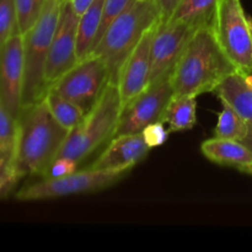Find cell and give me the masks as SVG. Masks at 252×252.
<instances>
[{
	"mask_svg": "<svg viewBox=\"0 0 252 252\" xmlns=\"http://www.w3.org/2000/svg\"><path fill=\"white\" fill-rule=\"evenodd\" d=\"M102 6L103 0H95L89 6V9L79 16L78 43H76L79 61L90 56L95 48L101 24Z\"/></svg>",
	"mask_w": 252,
	"mask_h": 252,
	"instance_id": "obj_18",
	"label": "cell"
},
{
	"mask_svg": "<svg viewBox=\"0 0 252 252\" xmlns=\"http://www.w3.org/2000/svg\"><path fill=\"white\" fill-rule=\"evenodd\" d=\"M126 174L127 171L96 170L89 167L63 177H43L42 181L22 187L16 193V198L20 201H46L73 194L91 193L113 186L123 179Z\"/></svg>",
	"mask_w": 252,
	"mask_h": 252,
	"instance_id": "obj_7",
	"label": "cell"
},
{
	"mask_svg": "<svg viewBox=\"0 0 252 252\" xmlns=\"http://www.w3.org/2000/svg\"><path fill=\"white\" fill-rule=\"evenodd\" d=\"M182 0H157L160 10V22H167L171 20Z\"/></svg>",
	"mask_w": 252,
	"mask_h": 252,
	"instance_id": "obj_29",
	"label": "cell"
},
{
	"mask_svg": "<svg viewBox=\"0 0 252 252\" xmlns=\"http://www.w3.org/2000/svg\"><path fill=\"white\" fill-rule=\"evenodd\" d=\"M17 137V120L12 117L0 101V148L15 150Z\"/></svg>",
	"mask_w": 252,
	"mask_h": 252,
	"instance_id": "obj_25",
	"label": "cell"
},
{
	"mask_svg": "<svg viewBox=\"0 0 252 252\" xmlns=\"http://www.w3.org/2000/svg\"><path fill=\"white\" fill-rule=\"evenodd\" d=\"M132 1L133 0H103L102 15H101V24L100 29H98L96 44L100 42V39L102 38V36L107 31L108 27L112 25V22L132 4Z\"/></svg>",
	"mask_w": 252,
	"mask_h": 252,
	"instance_id": "obj_26",
	"label": "cell"
},
{
	"mask_svg": "<svg viewBox=\"0 0 252 252\" xmlns=\"http://www.w3.org/2000/svg\"><path fill=\"white\" fill-rule=\"evenodd\" d=\"M201 152L209 161L238 170L252 164V152L240 140L213 137L201 144Z\"/></svg>",
	"mask_w": 252,
	"mask_h": 252,
	"instance_id": "obj_16",
	"label": "cell"
},
{
	"mask_svg": "<svg viewBox=\"0 0 252 252\" xmlns=\"http://www.w3.org/2000/svg\"><path fill=\"white\" fill-rule=\"evenodd\" d=\"M78 25L79 15L74 10L71 1L64 0L46 64L47 88L53 85L79 62L76 53Z\"/></svg>",
	"mask_w": 252,
	"mask_h": 252,
	"instance_id": "obj_10",
	"label": "cell"
},
{
	"mask_svg": "<svg viewBox=\"0 0 252 252\" xmlns=\"http://www.w3.org/2000/svg\"><path fill=\"white\" fill-rule=\"evenodd\" d=\"M21 179L17 172L15 150L0 148V194L9 192Z\"/></svg>",
	"mask_w": 252,
	"mask_h": 252,
	"instance_id": "obj_23",
	"label": "cell"
},
{
	"mask_svg": "<svg viewBox=\"0 0 252 252\" xmlns=\"http://www.w3.org/2000/svg\"><path fill=\"white\" fill-rule=\"evenodd\" d=\"M160 22V21H159ZM159 22L150 27L121 68L117 78L122 106L134 100L150 85V51Z\"/></svg>",
	"mask_w": 252,
	"mask_h": 252,
	"instance_id": "obj_13",
	"label": "cell"
},
{
	"mask_svg": "<svg viewBox=\"0 0 252 252\" xmlns=\"http://www.w3.org/2000/svg\"><path fill=\"white\" fill-rule=\"evenodd\" d=\"M24 84V34L16 33L0 48V101L16 120L22 110Z\"/></svg>",
	"mask_w": 252,
	"mask_h": 252,
	"instance_id": "obj_12",
	"label": "cell"
},
{
	"mask_svg": "<svg viewBox=\"0 0 252 252\" xmlns=\"http://www.w3.org/2000/svg\"><path fill=\"white\" fill-rule=\"evenodd\" d=\"M149 150L150 147L145 143L142 133L116 135L91 167L128 172L147 157Z\"/></svg>",
	"mask_w": 252,
	"mask_h": 252,
	"instance_id": "obj_14",
	"label": "cell"
},
{
	"mask_svg": "<svg viewBox=\"0 0 252 252\" xmlns=\"http://www.w3.org/2000/svg\"><path fill=\"white\" fill-rule=\"evenodd\" d=\"M70 1L74 10H75V12L80 16L81 14H84V12L89 9V6H90L95 0H70Z\"/></svg>",
	"mask_w": 252,
	"mask_h": 252,
	"instance_id": "obj_30",
	"label": "cell"
},
{
	"mask_svg": "<svg viewBox=\"0 0 252 252\" xmlns=\"http://www.w3.org/2000/svg\"><path fill=\"white\" fill-rule=\"evenodd\" d=\"M159 21L160 10L157 0H133L108 27L93 53L102 57L106 62L111 83L117 84L118 74L126 59L145 32Z\"/></svg>",
	"mask_w": 252,
	"mask_h": 252,
	"instance_id": "obj_3",
	"label": "cell"
},
{
	"mask_svg": "<svg viewBox=\"0 0 252 252\" xmlns=\"http://www.w3.org/2000/svg\"><path fill=\"white\" fill-rule=\"evenodd\" d=\"M110 81L106 62L102 57L91 53L79 61L49 88H53L88 113Z\"/></svg>",
	"mask_w": 252,
	"mask_h": 252,
	"instance_id": "obj_8",
	"label": "cell"
},
{
	"mask_svg": "<svg viewBox=\"0 0 252 252\" xmlns=\"http://www.w3.org/2000/svg\"><path fill=\"white\" fill-rule=\"evenodd\" d=\"M69 130L49 111L46 101L21 110L17 118L15 160L20 177L41 175L58 157Z\"/></svg>",
	"mask_w": 252,
	"mask_h": 252,
	"instance_id": "obj_2",
	"label": "cell"
},
{
	"mask_svg": "<svg viewBox=\"0 0 252 252\" xmlns=\"http://www.w3.org/2000/svg\"><path fill=\"white\" fill-rule=\"evenodd\" d=\"M219 0H182L169 21H180L199 27L209 24Z\"/></svg>",
	"mask_w": 252,
	"mask_h": 252,
	"instance_id": "obj_20",
	"label": "cell"
},
{
	"mask_svg": "<svg viewBox=\"0 0 252 252\" xmlns=\"http://www.w3.org/2000/svg\"><path fill=\"white\" fill-rule=\"evenodd\" d=\"M64 0H47L36 24L24 34L25 84L22 108L38 102L47 93L46 64Z\"/></svg>",
	"mask_w": 252,
	"mask_h": 252,
	"instance_id": "obj_5",
	"label": "cell"
},
{
	"mask_svg": "<svg viewBox=\"0 0 252 252\" xmlns=\"http://www.w3.org/2000/svg\"><path fill=\"white\" fill-rule=\"evenodd\" d=\"M16 33L20 32L14 0H0V48Z\"/></svg>",
	"mask_w": 252,
	"mask_h": 252,
	"instance_id": "obj_24",
	"label": "cell"
},
{
	"mask_svg": "<svg viewBox=\"0 0 252 252\" xmlns=\"http://www.w3.org/2000/svg\"><path fill=\"white\" fill-rule=\"evenodd\" d=\"M217 42L239 70L252 69V22L240 0H219L209 21Z\"/></svg>",
	"mask_w": 252,
	"mask_h": 252,
	"instance_id": "obj_6",
	"label": "cell"
},
{
	"mask_svg": "<svg viewBox=\"0 0 252 252\" xmlns=\"http://www.w3.org/2000/svg\"><path fill=\"white\" fill-rule=\"evenodd\" d=\"M122 108L117 84L110 81L83 121L69 132L58 157L70 158L78 164L85 160L103 143L112 139Z\"/></svg>",
	"mask_w": 252,
	"mask_h": 252,
	"instance_id": "obj_4",
	"label": "cell"
},
{
	"mask_svg": "<svg viewBox=\"0 0 252 252\" xmlns=\"http://www.w3.org/2000/svg\"><path fill=\"white\" fill-rule=\"evenodd\" d=\"M47 0H14L19 32L25 34L41 16Z\"/></svg>",
	"mask_w": 252,
	"mask_h": 252,
	"instance_id": "obj_22",
	"label": "cell"
},
{
	"mask_svg": "<svg viewBox=\"0 0 252 252\" xmlns=\"http://www.w3.org/2000/svg\"><path fill=\"white\" fill-rule=\"evenodd\" d=\"M164 125V122L159 121V122H155L147 126V127L140 132L143 134L145 143L150 147V149L162 145L166 142L167 138H169L170 130L166 129Z\"/></svg>",
	"mask_w": 252,
	"mask_h": 252,
	"instance_id": "obj_27",
	"label": "cell"
},
{
	"mask_svg": "<svg viewBox=\"0 0 252 252\" xmlns=\"http://www.w3.org/2000/svg\"><path fill=\"white\" fill-rule=\"evenodd\" d=\"M43 100L46 101L53 117L69 132L74 129L86 115L78 105H75L69 98L64 97L53 88H48Z\"/></svg>",
	"mask_w": 252,
	"mask_h": 252,
	"instance_id": "obj_19",
	"label": "cell"
},
{
	"mask_svg": "<svg viewBox=\"0 0 252 252\" xmlns=\"http://www.w3.org/2000/svg\"><path fill=\"white\" fill-rule=\"evenodd\" d=\"M245 73H246V75H248V78L250 79V80L252 81V69H251V70H248V71H245Z\"/></svg>",
	"mask_w": 252,
	"mask_h": 252,
	"instance_id": "obj_33",
	"label": "cell"
},
{
	"mask_svg": "<svg viewBox=\"0 0 252 252\" xmlns=\"http://www.w3.org/2000/svg\"><path fill=\"white\" fill-rule=\"evenodd\" d=\"M248 121L244 120L230 106L223 103V110L219 113L218 123L214 129V137L241 142L248 135Z\"/></svg>",
	"mask_w": 252,
	"mask_h": 252,
	"instance_id": "obj_21",
	"label": "cell"
},
{
	"mask_svg": "<svg viewBox=\"0 0 252 252\" xmlns=\"http://www.w3.org/2000/svg\"><path fill=\"white\" fill-rule=\"evenodd\" d=\"M197 97L192 95H175L167 103L161 122L169 126L170 132H182L197 123Z\"/></svg>",
	"mask_w": 252,
	"mask_h": 252,
	"instance_id": "obj_17",
	"label": "cell"
},
{
	"mask_svg": "<svg viewBox=\"0 0 252 252\" xmlns=\"http://www.w3.org/2000/svg\"><path fill=\"white\" fill-rule=\"evenodd\" d=\"M198 29L180 21L159 22L150 51V84L169 76L182 51Z\"/></svg>",
	"mask_w": 252,
	"mask_h": 252,
	"instance_id": "obj_11",
	"label": "cell"
},
{
	"mask_svg": "<svg viewBox=\"0 0 252 252\" xmlns=\"http://www.w3.org/2000/svg\"><path fill=\"white\" fill-rule=\"evenodd\" d=\"M238 70L217 42L209 24L194 31L171 71L175 95L213 93L224 78Z\"/></svg>",
	"mask_w": 252,
	"mask_h": 252,
	"instance_id": "obj_1",
	"label": "cell"
},
{
	"mask_svg": "<svg viewBox=\"0 0 252 252\" xmlns=\"http://www.w3.org/2000/svg\"><path fill=\"white\" fill-rule=\"evenodd\" d=\"M170 75L150 84L147 90L123 106L113 137L140 133L147 126L161 121L167 103L174 96Z\"/></svg>",
	"mask_w": 252,
	"mask_h": 252,
	"instance_id": "obj_9",
	"label": "cell"
},
{
	"mask_svg": "<svg viewBox=\"0 0 252 252\" xmlns=\"http://www.w3.org/2000/svg\"><path fill=\"white\" fill-rule=\"evenodd\" d=\"M243 172H245V174H249V175H252V164L248 165V166L244 167L243 170H241Z\"/></svg>",
	"mask_w": 252,
	"mask_h": 252,
	"instance_id": "obj_32",
	"label": "cell"
},
{
	"mask_svg": "<svg viewBox=\"0 0 252 252\" xmlns=\"http://www.w3.org/2000/svg\"><path fill=\"white\" fill-rule=\"evenodd\" d=\"M213 93L223 103L230 106L234 111L249 123H252V81L245 71L235 70L224 78Z\"/></svg>",
	"mask_w": 252,
	"mask_h": 252,
	"instance_id": "obj_15",
	"label": "cell"
},
{
	"mask_svg": "<svg viewBox=\"0 0 252 252\" xmlns=\"http://www.w3.org/2000/svg\"><path fill=\"white\" fill-rule=\"evenodd\" d=\"M241 142L244 143V144L246 145L248 148H250L251 152H252V123H249V132H248V135H246L245 138H244Z\"/></svg>",
	"mask_w": 252,
	"mask_h": 252,
	"instance_id": "obj_31",
	"label": "cell"
},
{
	"mask_svg": "<svg viewBox=\"0 0 252 252\" xmlns=\"http://www.w3.org/2000/svg\"><path fill=\"white\" fill-rule=\"evenodd\" d=\"M76 166H78V162L74 161L70 158L58 157L47 167L46 172L43 174V177H47V179H56V177L66 176V175L75 172Z\"/></svg>",
	"mask_w": 252,
	"mask_h": 252,
	"instance_id": "obj_28",
	"label": "cell"
}]
</instances>
